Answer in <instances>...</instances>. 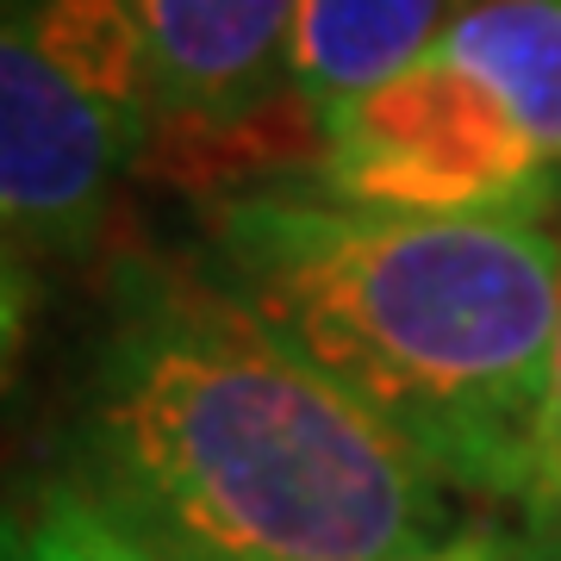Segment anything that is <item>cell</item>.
Returning a JSON list of instances; mask_svg holds the SVG:
<instances>
[{
	"label": "cell",
	"instance_id": "obj_5",
	"mask_svg": "<svg viewBox=\"0 0 561 561\" xmlns=\"http://www.w3.org/2000/svg\"><path fill=\"white\" fill-rule=\"evenodd\" d=\"M157 62L162 131L238 138L275 101H294L300 0H138Z\"/></svg>",
	"mask_w": 561,
	"mask_h": 561
},
{
	"label": "cell",
	"instance_id": "obj_7",
	"mask_svg": "<svg viewBox=\"0 0 561 561\" xmlns=\"http://www.w3.org/2000/svg\"><path fill=\"white\" fill-rule=\"evenodd\" d=\"M437 50L505 94L561 169V0H468Z\"/></svg>",
	"mask_w": 561,
	"mask_h": 561
},
{
	"label": "cell",
	"instance_id": "obj_8",
	"mask_svg": "<svg viewBox=\"0 0 561 561\" xmlns=\"http://www.w3.org/2000/svg\"><path fill=\"white\" fill-rule=\"evenodd\" d=\"M7 561H175V556L157 549L125 512H113L81 474H69V481L38 486L32 512L13 524Z\"/></svg>",
	"mask_w": 561,
	"mask_h": 561
},
{
	"label": "cell",
	"instance_id": "obj_9",
	"mask_svg": "<svg viewBox=\"0 0 561 561\" xmlns=\"http://www.w3.org/2000/svg\"><path fill=\"white\" fill-rule=\"evenodd\" d=\"M524 561H561V481L524 500Z\"/></svg>",
	"mask_w": 561,
	"mask_h": 561
},
{
	"label": "cell",
	"instance_id": "obj_2",
	"mask_svg": "<svg viewBox=\"0 0 561 561\" xmlns=\"http://www.w3.org/2000/svg\"><path fill=\"white\" fill-rule=\"evenodd\" d=\"M206 268L456 493H537L561 331L549 219L381 213L275 181L206 213Z\"/></svg>",
	"mask_w": 561,
	"mask_h": 561
},
{
	"label": "cell",
	"instance_id": "obj_3",
	"mask_svg": "<svg viewBox=\"0 0 561 561\" xmlns=\"http://www.w3.org/2000/svg\"><path fill=\"white\" fill-rule=\"evenodd\" d=\"M162 131L138 0H7L0 225L7 262H76Z\"/></svg>",
	"mask_w": 561,
	"mask_h": 561
},
{
	"label": "cell",
	"instance_id": "obj_4",
	"mask_svg": "<svg viewBox=\"0 0 561 561\" xmlns=\"http://www.w3.org/2000/svg\"><path fill=\"white\" fill-rule=\"evenodd\" d=\"M306 187L381 213H549L561 169L530 125L449 50H424L356 101L312 119Z\"/></svg>",
	"mask_w": 561,
	"mask_h": 561
},
{
	"label": "cell",
	"instance_id": "obj_6",
	"mask_svg": "<svg viewBox=\"0 0 561 561\" xmlns=\"http://www.w3.org/2000/svg\"><path fill=\"white\" fill-rule=\"evenodd\" d=\"M468 0H300L294 25V106L324 119L387 76H400L424 50H437Z\"/></svg>",
	"mask_w": 561,
	"mask_h": 561
},
{
	"label": "cell",
	"instance_id": "obj_11",
	"mask_svg": "<svg viewBox=\"0 0 561 561\" xmlns=\"http://www.w3.org/2000/svg\"><path fill=\"white\" fill-rule=\"evenodd\" d=\"M561 481V331H556V381H549V424H542V474L537 486Z\"/></svg>",
	"mask_w": 561,
	"mask_h": 561
},
{
	"label": "cell",
	"instance_id": "obj_10",
	"mask_svg": "<svg viewBox=\"0 0 561 561\" xmlns=\"http://www.w3.org/2000/svg\"><path fill=\"white\" fill-rule=\"evenodd\" d=\"M393 561H524V549H512L493 530H456V537L431 542V549H412V556H393Z\"/></svg>",
	"mask_w": 561,
	"mask_h": 561
},
{
	"label": "cell",
	"instance_id": "obj_1",
	"mask_svg": "<svg viewBox=\"0 0 561 561\" xmlns=\"http://www.w3.org/2000/svg\"><path fill=\"white\" fill-rule=\"evenodd\" d=\"M76 474L175 561H393L456 537V486L206 262L113 268Z\"/></svg>",
	"mask_w": 561,
	"mask_h": 561
}]
</instances>
